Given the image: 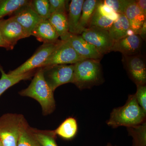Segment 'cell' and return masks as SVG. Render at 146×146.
<instances>
[{"label": "cell", "instance_id": "6da1fadb", "mask_svg": "<svg viewBox=\"0 0 146 146\" xmlns=\"http://www.w3.org/2000/svg\"><path fill=\"white\" fill-rule=\"evenodd\" d=\"M146 119V112L138 104L133 94L129 96L123 106L112 110L106 123L113 128L131 127L145 122Z\"/></svg>", "mask_w": 146, "mask_h": 146}, {"label": "cell", "instance_id": "7a4b0ae2", "mask_svg": "<svg viewBox=\"0 0 146 146\" xmlns=\"http://www.w3.org/2000/svg\"><path fill=\"white\" fill-rule=\"evenodd\" d=\"M19 94L37 101L42 107L44 116L51 114L55 109L54 92L45 80L42 68H38L28 87L20 91Z\"/></svg>", "mask_w": 146, "mask_h": 146}, {"label": "cell", "instance_id": "3957f363", "mask_svg": "<svg viewBox=\"0 0 146 146\" xmlns=\"http://www.w3.org/2000/svg\"><path fill=\"white\" fill-rule=\"evenodd\" d=\"M100 60L85 59L74 64L72 83L80 90L90 89L103 82Z\"/></svg>", "mask_w": 146, "mask_h": 146}, {"label": "cell", "instance_id": "277c9868", "mask_svg": "<svg viewBox=\"0 0 146 146\" xmlns=\"http://www.w3.org/2000/svg\"><path fill=\"white\" fill-rule=\"evenodd\" d=\"M27 123L24 116L7 113L0 117V141L2 146H18L22 128Z\"/></svg>", "mask_w": 146, "mask_h": 146}, {"label": "cell", "instance_id": "5b68a950", "mask_svg": "<svg viewBox=\"0 0 146 146\" xmlns=\"http://www.w3.org/2000/svg\"><path fill=\"white\" fill-rule=\"evenodd\" d=\"M62 42V40H58L52 43H43L31 57L18 68L9 71L8 74L13 76L20 75L39 68Z\"/></svg>", "mask_w": 146, "mask_h": 146}, {"label": "cell", "instance_id": "8992f818", "mask_svg": "<svg viewBox=\"0 0 146 146\" xmlns=\"http://www.w3.org/2000/svg\"><path fill=\"white\" fill-rule=\"evenodd\" d=\"M42 68L45 80L53 92L58 86L72 82L74 64L52 65Z\"/></svg>", "mask_w": 146, "mask_h": 146}, {"label": "cell", "instance_id": "52a82bcc", "mask_svg": "<svg viewBox=\"0 0 146 146\" xmlns=\"http://www.w3.org/2000/svg\"><path fill=\"white\" fill-rule=\"evenodd\" d=\"M86 58L82 57L67 40H62L60 45L42 63L40 68L58 65L74 64Z\"/></svg>", "mask_w": 146, "mask_h": 146}, {"label": "cell", "instance_id": "ba28073f", "mask_svg": "<svg viewBox=\"0 0 146 146\" xmlns=\"http://www.w3.org/2000/svg\"><path fill=\"white\" fill-rule=\"evenodd\" d=\"M85 41L94 46L99 52L103 55L111 52L114 44L108 31L96 27L85 29L80 35Z\"/></svg>", "mask_w": 146, "mask_h": 146}, {"label": "cell", "instance_id": "9c48e42d", "mask_svg": "<svg viewBox=\"0 0 146 146\" xmlns=\"http://www.w3.org/2000/svg\"><path fill=\"white\" fill-rule=\"evenodd\" d=\"M122 62L129 76L136 86L146 85L145 59L141 55H123Z\"/></svg>", "mask_w": 146, "mask_h": 146}, {"label": "cell", "instance_id": "30bf717a", "mask_svg": "<svg viewBox=\"0 0 146 146\" xmlns=\"http://www.w3.org/2000/svg\"><path fill=\"white\" fill-rule=\"evenodd\" d=\"M0 33L10 50L13 49L18 40L31 36L25 29L11 17L6 20L0 19Z\"/></svg>", "mask_w": 146, "mask_h": 146}, {"label": "cell", "instance_id": "8fae6325", "mask_svg": "<svg viewBox=\"0 0 146 146\" xmlns=\"http://www.w3.org/2000/svg\"><path fill=\"white\" fill-rule=\"evenodd\" d=\"M61 40H67L80 56L86 59L100 60L103 55L98 51L94 46L85 41L80 35L68 33Z\"/></svg>", "mask_w": 146, "mask_h": 146}, {"label": "cell", "instance_id": "7c38bea8", "mask_svg": "<svg viewBox=\"0 0 146 146\" xmlns=\"http://www.w3.org/2000/svg\"><path fill=\"white\" fill-rule=\"evenodd\" d=\"M142 44L143 39L139 35H131L115 42L111 51L119 52L125 56L139 54Z\"/></svg>", "mask_w": 146, "mask_h": 146}, {"label": "cell", "instance_id": "4fadbf2b", "mask_svg": "<svg viewBox=\"0 0 146 146\" xmlns=\"http://www.w3.org/2000/svg\"><path fill=\"white\" fill-rule=\"evenodd\" d=\"M29 3L16 11L11 15V17L14 18L31 35L33 30L42 19L32 9Z\"/></svg>", "mask_w": 146, "mask_h": 146}, {"label": "cell", "instance_id": "5bb4252c", "mask_svg": "<svg viewBox=\"0 0 146 146\" xmlns=\"http://www.w3.org/2000/svg\"><path fill=\"white\" fill-rule=\"evenodd\" d=\"M33 35L43 43H52L58 40L59 37L48 19H42L32 32Z\"/></svg>", "mask_w": 146, "mask_h": 146}, {"label": "cell", "instance_id": "9a60e30c", "mask_svg": "<svg viewBox=\"0 0 146 146\" xmlns=\"http://www.w3.org/2000/svg\"><path fill=\"white\" fill-rule=\"evenodd\" d=\"M124 14L129 23L130 29L135 34H138L146 20V16L138 7L136 1L132 0L127 6Z\"/></svg>", "mask_w": 146, "mask_h": 146}, {"label": "cell", "instance_id": "2e32d148", "mask_svg": "<svg viewBox=\"0 0 146 146\" xmlns=\"http://www.w3.org/2000/svg\"><path fill=\"white\" fill-rule=\"evenodd\" d=\"M98 2L99 1L97 0L84 1L76 34L80 35L85 29L89 28L91 18L96 10Z\"/></svg>", "mask_w": 146, "mask_h": 146}, {"label": "cell", "instance_id": "e0dca14e", "mask_svg": "<svg viewBox=\"0 0 146 146\" xmlns=\"http://www.w3.org/2000/svg\"><path fill=\"white\" fill-rule=\"evenodd\" d=\"M48 20L61 40L69 33L66 9L56 11L51 14Z\"/></svg>", "mask_w": 146, "mask_h": 146}, {"label": "cell", "instance_id": "ac0fdd59", "mask_svg": "<svg viewBox=\"0 0 146 146\" xmlns=\"http://www.w3.org/2000/svg\"><path fill=\"white\" fill-rule=\"evenodd\" d=\"M131 29L129 23L124 13L119 14V18L114 21L108 30L110 35L115 43L128 35Z\"/></svg>", "mask_w": 146, "mask_h": 146}, {"label": "cell", "instance_id": "d6986e66", "mask_svg": "<svg viewBox=\"0 0 146 146\" xmlns=\"http://www.w3.org/2000/svg\"><path fill=\"white\" fill-rule=\"evenodd\" d=\"M84 0H72L69 5L68 20L69 32L76 34L82 13Z\"/></svg>", "mask_w": 146, "mask_h": 146}, {"label": "cell", "instance_id": "ffe728a7", "mask_svg": "<svg viewBox=\"0 0 146 146\" xmlns=\"http://www.w3.org/2000/svg\"><path fill=\"white\" fill-rule=\"evenodd\" d=\"M1 76L0 79V96L7 89L23 80L31 78L35 73V70L20 75L13 76L6 74L0 65Z\"/></svg>", "mask_w": 146, "mask_h": 146}, {"label": "cell", "instance_id": "44dd1931", "mask_svg": "<svg viewBox=\"0 0 146 146\" xmlns=\"http://www.w3.org/2000/svg\"><path fill=\"white\" fill-rule=\"evenodd\" d=\"M78 129L77 122L74 118L70 117L66 119L54 130L56 135L65 140L72 139L76 135Z\"/></svg>", "mask_w": 146, "mask_h": 146}, {"label": "cell", "instance_id": "7402d4cb", "mask_svg": "<svg viewBox=\"0 0 146 146\" xmlns=\"http://www.w3.org/2000/svg\"><path fill=\"white\" fill-rule=\"evenodd\" d=\"M27 0H0V19L7 15H12L24 6L29 3Z\"/></svg>", "mask_w": 146, "mask_h": 146}, {"label": "cell", "instance_id": "603a6c76", "mask_svg": "<svg viewBox=\"0 0 146 146\" xmlns=\"http://www.w3.org/2000/svg\"><path fill=\"white\" fill-rule=\"evenodd\" d=\"M127 128L129 135L133 138L132 146H146V122Z\"/></svg>", "mask_w": 146, "mask_h": 146}, {"label": "cell", "instance_id": "cb8c5ba5", "mask_svg": "<svg viewBox=\"0 0 146 146\" xmlns=\"http://www.w3.org/2000/svg\"><path fill=\"white\" fill-rule=\"evenodd\" d=\"M35 138L42 146H58L56 142V135L54 131H43L31 128Z\"/></svg>", "mask_w": 146, "mask_h": 146}, {"label": "cell", "instance_id": "d4e9b609", "mask_svg": "<svg viewBox=\"0 0 146 146\" xmlns=\"http://www.w3.org/2000/svg\"><path fill=\"white\" fill-rule=\"evenodd\" d=\"M18 146H42L35 138L27 123L22 128L18 140Z\"/></svg>", "mask_w": 146, "mask_h": 146}, {"label": "cell", "instance_id": "484cf974", "mask_svg": "<svg viewBox=\"0 0 146 146\" xmlns=\"http://www.w3.org/2000/svg\"><path fill=\"white\" fill-rule=\"evenodd\" d=\"M30 5L42 19H48L50 16L49 0H32Z\"/></svg>", "mask_w": 146, "mask_h": 146}, {"label": "cell", "instance_id": "4316f807", "mask_svg": "<svg viewBox=\"0 0 146 146\" xmlns=\"http://www.w3.org/2000/svg\"><path fill=\"white\" fill-rule=\"evenodd\" d=\"M114 21L101 15L96 10L92 16L89 27H94L105 30H109Z\"/></svg>", "mask_w": 146, "mask_h": 146}, {"label": "cell", "instance_id": "83f0119b", "mask_svg": "<svg viewBox=\"0 0 146 146\" xmlns=\"http://www.w3.org/2000/svg\"><path fill=\"white\" fill-rule=\"evenodd\" d=\"M132 0H104L102 2L112 8L118 14L124 13L126 8Z\"/></svg>", "mask_w": 146, "mask_h": 146}, {"label": "cell", "instance_id": "f1b7e54d", "mask_svg": "<svg viewBox=\"0 0 146 146\" xmlns=\"http://www.w3.org/2000/svg\"><path fill=\"white\" fill-rule=\"evenodd\" d=\"M96 10L101 15L114 21H116L119 16V14L116 13L108 6L104 4L102 1H99Z\"/></svg>", "mask_w": 146, "mask_h": 146}, {"label": "cell", "instance_id": "f546056e", "mask_svg": "<svg viewBox=\"0 0 146 146\" xmlns=\"http://www.w3.org/2000/svg\"><path fill=\"white\" fill-rule=\"evenodd\" d=\"M137 90L134 94L138 104L145 112H146V85H138Z\"/></svg>", "mask_w": 146, "mask_h": 146}, {"label": "cell", "instance_id": "4dcf8cb0", "mask_svg": "<svg viewBox=\"0 0 146 146\" xmlns=\"http://www.w3.org/2000/svg\"><path fill=\"white\" fill-rule=\"evenodd\" d=\"M68 1L65 0H49L50 14L58 11L66 9V4Z\"/></svg>", "mask_w": 146, "mask_h": 146}, {"label": "cell", "instance_id": "1f68e13d", "mask_svg": "<svg viewBox=\"0 0 146 146\" xmlns=\"http://www.w3.org/2000/svg\"><path fill=\"white\" fill-rule=\"evenodd\" d=\"M138 7L141 9L144 15L146 16V0H138L136 1Z\"/></svg>", "mask_w": 146, "mask_h": 146}, {"label": "cell", "instance_id": "d6a6232c", "mask_svg": "<svg viewBox=\"0 0 146 146\" xmlns=\"http://www.w3.org/2000/svg\"><path fill=\"white\" fill-rule=\"evenodd\" d=\"M146 22H145L143 26L141 28L140 30L138 32V35H139L143 40L145 39L146 34Z\"/></svg>", "mask_w": 146, "mask_h": 146}, {"label": "cell", "instance_id": "836d02e7", "mask_svg": "<svg viewBox=\"0 0 146 146\" xmlns=\"http://www.w3.org/2000/svg\"><path fill=\"white\" fill-rule=\"evenodd\" d=\"M0 47H3V48H5L7 50H10V48L8 45L7 44L5 41L3 39L1 33H0Z\"/></svg>", "mask_w": 146, "mask_h": 146}, {"label": "cell", "instance_id": "e575fe53", "mask_svg": "<svg viewBox=\"0 0 146 146\" xmlns=\"http://www.w3.org/2000/svg\"><path fill=\"white\" fill-rule=\"evenodd\" d=\"M106 146H118L117 145H112V144L110 143H108L107 144V145H106Z\"/></svg>", "mask_w": 146, "mask_h": 146}, {"label": "cell", "instance_id": "d590c367", "mask_svg": "<svg viewBox=\"0 0 146 146\" xmlns=\"http://www.w3.org/2000/svg\"><path fill=\"white\" fill-rule=\"evenodd\" d=\"M0 146H2V144L1 143V141H0Z\"/></svg>", "mask_w": 146, "mask_h": 146}]
</instances>
